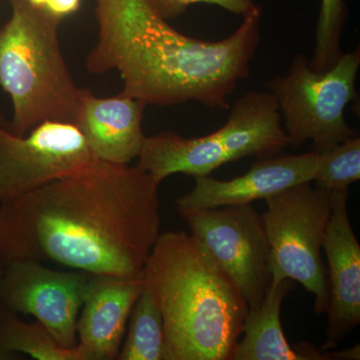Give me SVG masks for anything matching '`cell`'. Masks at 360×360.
Here are the masks:
<instances>
[{
	"label": "cell",
	"instance_id": "obj_24",
	"mask_svg": "<svg viewBox=\"0 0 360 360\" xmlns=\"http://www.w3.org/2000/svg\"><path fill=\"white\" fill-rule=\"evenodd\" d=\"M4 267L2 266L1 264H0V276H1L2 274H4Z\"/></svg>",
	"mask_w": 360,
	"mask_h": 360
},
{
	"label": "cell",
	"instance_id": "obj_22",
	"mask_svg": "<svg viewBox=\"0 0 360 360\" xmlns=\"http://www.w3.org/2000/svg\"><path fill=\"white\" fill-rule=\"evenodd\" d=\"M28 1H30V4H32V6L37 7H45L47 0H28Z\"/></svg>",
	"mask_w": 360,
	"mask_h": 360
},
{
	"label": "cell",
	"instance_id": "obj_14",
	"mask_svg": "<svg viewBox=\"0 0 360 360\" xmlns=\"http://www.w3.org/2000/svg\"><path fill=\"white\" fill-rule=\"evenodd\" d=\"M146 106L139 99L120 94L101 98L82 89L75 125L94 158L129 165L139 158L146 141L142 118Z\"/></svg>",
	"mask_w": 360,
	"mask_h": 360
},
{
	"label": "cell",
	"instance_id": "obj_16",
	"mask_svg": "<svg viewBox=\"0 0 360 360\" xmlns=\"http://www.w3.org/2000/svg\"><path fill=\"white\" fill-rule=\"evenodd\" d=\"M26 354L39 360H89L84 348L60 347L39 321L28 323L20 314L0 307V360Z\"/></svg>",
	"mask_w": 360,
	"mask_h": 360
},
{
	"label": "cell",
	"instance_id": "obj_5",
	"mask_svg": "<svg viewBox=\"0 0 360 360\" xmlns=\"http://www.w3.org/2000/svg\"><path fill=\"white\" fill-rule=\"evenodd\" d=\"M288 146L281 115L270 92L250 91L234 103L224 127L201 137L174 131L146 137L137 167L160 184L169 175L207 176L217 168L248 156L281 155Z\"/></svg>",
	"mask_w": 360,
	"mask_h": 360
},
{
	"label": "cell",
	"instance_id": "obj_12",
	"mask_svg": "<svg viewBox=\"0 0 360 360\" xmlns=\"http://www.w3.org/2000/svg\"><path fill=\"white\" fill-rule=\"evenodd\" d=\"M321 155L310 151L298 155L258 158L246 174L229 180L198 176L195 186L176 201L177 210H210L251 205L266 200L296 184L314 181Z\"/></svg>",
	"mask_w": 360,
	"mask_h": 360
},
{
	"label": "cell",
	"instance_id": "obj_23",
	"mask_svg": "<svg viewBox=\"0 0 360 360\" xmlns=\"http://www.w3.org/2000/svg\"><path fill=\"white\" fill-rule=\"evenodd\" d=\"M0 124L4 125V127H7V124H8L6 117H4V113L1 112V110H0Z\"/></svg>",
	"mask_w": 360,
	"mask_h": 360
},
{
	"label": "cell",
	"instance_id": "obj_13",
	"mask_svg": "<svg viewBox=\"0 0 360 360\" xmlns=\"http://www.w3.org/2000/svg\"><path fill=\"white\" fill-rule=\"evenodd\" d=\"M144 286L143 274L137 277L91 274L77 326V345L89 360L117 359L127 321Z\"/></svg>",
	"mask_w": 360,
	"mask_h": 360
},
{
	"label": "cell",
	"instance_id": "obj_21",
	"mask_svg": "<svg viewBox=\"0 0 360 360\" xmlns=\"http://www.w3.org/2000/svg\"><path fill=\"white\" fill-rule=\"evenodd\" d=\"M82 0H47L45 8L54 14L65 18L70 14L77 13L80 7Z\"/></svg>",
	"mask_w": 360,
	"mask_h": 360
},
{
	"label": "cell",
	"instance_id": "obj_8",
	"mask_svg": "<svg viewBox=\"0 0 360 360\" xmlns=\"http://www.w3.org/2000/svg\"><path fill=\"white\" fill-rule=\"evenodd\" d=\"M179 212L238 288L250 310L257 309L272 278L262 215L251 205Z\"/></svg>",
	"mask_w": 360,
	"mask_h": 360
},
{
	"label": "cell",
	"instance_id": "obj_1",
	"mask_svg": "<svg viewBox=\"0 0 360 360\" xmlns=\"http://www.w3.org/2000/svg\"><path fill=\"white\" fill-rule=\"evenodd\" d=\"M160 184L137 165L96 158L0 203V264L34 260L142 276L160 236Z\"/></svg>",
	"mask_w": 360,
	"mask_h": 360
},
{
	"label": "cell",
	"instance_id": "obj_2",
	"mask_svg": "<svg viewBox=\"0 0 360 360\" xmlns=\"http://www.w3.org/2000/svg\"><path fill=\"white\" fill-rule=\"evenodd\" d=\"M96 15L98 39L87 54V70H117L123 80L118 94L148 105L198 101L229 110L227 98L250 75L260 42V8L219 41L177 32L150 0H96Z\"/></svg>",
	"mask_w": 360,
	"mask_h": 360
},
{
	"label": "cell",
	"instance_id": "obj_9",
	"mask_svg": "<svg viewBox=\"0 0 360 360\" xmlns=\"http://www.w3.org/2000/svg\"><path fill=\"white\" fill-rule=\"evenodd\" d=\"M90 279L82 270H53L34 260L11 262L0 276V307L32 315L60 347L72 348Z\"/></svg>",
	"mask_w": 360,
	"mask_h": 360
},
{
	"label": "cell",
	"instance_id": "obj_17",
	"mask_svg": "<svg viewBox=\"0 0 360 360\" xmlns=\"http://www.w3.org/2000/svg\"><path fill=\"white\" fill-rule=\"evenodd\" d=\"M129 319L127 340L116 359L165 360L162 316L146 286L135 303Z\"/></svg>",
	"mask_w": 360,
	"mask_h": 360
},
{
	"label": "cell",
	"instance_id": "obj_15",
	"mask_svg": "<svg viewBox=\"0 0 360 360\" xmlns=\"http://www.w3.org/2000/svg\"><path fill=\"white\" fill-rule=\"evenodd\" d=\"M290 278L271 281L260 307L250 310L243 333L238 341L231 360H331L330 352L316 350L310 343H300L292 348L284 335L281 310L284 297L293 288Z\"/></svg>",
	"mask_w": 360,
	"mask_h": 360
},
{
	"label": "cell",
	"instance_id": "obj_19",
	"mask_svg": "<svg viewBox=\"0 0 360 360\" xmlns=\"http://www.w3.org/2000/svg\"><path fill=\"white\" fill-rule=\"evenodd\" d=\"M360 179V137L355 135L321 153L315 186L324 191L348 188Z\"/></svg>",
	"mask_w": 360,
	"mask_h": 360
},
{
	"label": "cell",
	"instance_id": "obj_4",
	"mask_svg": "<svg viewBox=\"0 0 360 360\" xmlns=\"http://www.w3.org/2000/svg\"><path fill=\"white\" fill-rule=\"evenodd\" d=\"M11 16L0 27V86L11 96L7 129L25 136L40 123L75 124L80 89L61 53L65 18L28 0H8Z\"/></svg>",
	"mask_w": 360,
	"mask_h": 360
},
{
	"label": "cell",
	"instance_id": "obj_18",
	"mask_svg": "<svg viewBox=\"0 0 360 360\" xmlns=\"http://www.w3.org/2000/svg\"><path fill=\"white\" fill-rule=\"evenodd\" d=\"M347 16L345 0H321L314 56L309 61L312 70L322 72L330 70L342 56L341 37Z\"/></svg>",
	"mask_w": 360,
	"mask_h": 360
},
{
	"label": "cell",
	"instance_id": "obj_3",
	"mask_svg": "<svg viewBox=\"0 0 360 360\" xmlns=\"http://www.w3.org/2000/svg\"><path fill=\"white\" fill-rule=\"evenodd\" d=\"M143 277L162 316L165 360H231L250 307L195 236L160 234Z\"/></svg>",
	"mask_w": 360,
	"mask_h": 360
},
{
	"label": "cell",
	"instance_id": "obj_6",
	"mask_svg": "<svg viewBox=\"0 0 360 360\" xmlns=\"http://www.w3.org/2000/svg\"><path fill=\"white\" fill-rule=\"evenodd\" d=\"M359 66V47L322 72L312 70L307 58L297 54L288 75L267 82L285 120L288 146L298 148L312 141V151L321 155L359 135L347 124L345 110L356 98Z\"/></svg>",
	"mask_w": 360,
	"mask_h": 360
},
{
	"label": "cell",
	"instance_id": "obj_7",
	"mask_svg": "<svg viewBox=\"0 0 360 360\" xmlns=\"http://www.w3.org/2000/svg\"><path fill=\"white\" fill-rule=\"evenodd\" d=\"M262 215L270 246L271 281L292 279L314 295V312L328 307V271L321 248L331 213V191L296 184L265 200Z\"/></svg>",
	"mask_w": 360,
	"mask_h": 360
},
{
	"label": "cell",
	"instance_id": "obj_11",
	"mask_svg": "<svg viewBox=\"0 0 360 360\" xmlns=\"http://www.w3.org/2000/svg\"><path fill=\"white\" fill-rule=\"evenodd\" d=\"M348 188L331 191V213L322 248L328 269V326L321 350L338 347L360 323V245L348 217Z\"/></svg>",
	"mask_w": 360,
	"mask_h": 360
},
{
	"label": "cell",
	"instance_id": "obj_10",
	"mask_svg": "<svg viewBox=\"0 0 360 360\" xmlns=\"http://www.w3.org/2000/svg\"><path fill=\"white\" fill-rule=\"evenodd\" d=\"M96 158L72 123L42 122L25 136L0 124V203L75 172Z\"/></svg>",
	"mask_w": 360,
	"mask_h": 360
},
{
	"label": "cell",
	"instance_id": "obj_20",
	"mask_svg": "<svg viewBox=\"0 0 360 360\" xmlns=\"http://www.w3.org/2000/svg\"><path fill=\"white\" fill-rule=\"evenodd\" d=\"M158 13L165 20L179 18L186 13L187 7L196 4L217 6L234 14L248 15L259 8L253 0H150Z\"/></svg>",
	"mask_w": 360,
	"mask_h": 360
}]
</instances>
